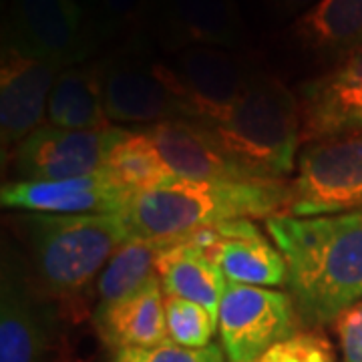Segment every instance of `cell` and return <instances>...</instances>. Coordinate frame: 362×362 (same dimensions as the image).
Listing matches in <instances>:
<instances>
[{
  "instance_id": "obj_1",
  "label": "cell",
  "mask_w": 362,
  "mask_h": 362,
  "mask_svg": "<svg viewBox=\"0 0 362 362\" xmlns=\"http://www.w3.org/2000/svg\"><path fill=\"white\" fill-rule=\"evenodd\" d=\"M286 259V292L304 326L320 328L362 302V207L330 216L266 220Z\"/></svg>"
},
{
  "instance_id": "obj_2",
  "label": "cell",
  "mask_w": 362,
  "mask_h": 362,
  "mask_svg": "<svg viewBox=\"0 0 362 362\" xmlns=\"http://www.w3.org/2000/svg\"><path fill=\"white\" fill-rule=\"evenodd\" d=\"M14 226L26 246V274L59 314L77 318L85 296L129 230L123 214L47 216L21 214Z\"/></svg>"
},
{
  "instance_id": "obj_3",
  "label": "cell",
  "mask_w": 362,
  "mask_h": 362,
  "mask_svg": "<svg viewBox=\"0 0 362 362\" xmlns=\"http://www.w3.org/2000/svg\"><path fill=\"white\" fill-rule=\"evenodd\" d=\"M288 202V181H171L133 195L123 218L131 238L173 242L221 221L286 216Z\"/></svg>"
},
{
  "instance_id": "obj_4",
  "label": "cell",
  "mask_w": 362,
  "mask_h": 362,
  "mask_svg": "<svg viewBox=\"0 0 362 362\" xmlns=\"http://www.w3.org/2000/svg\"><path fill=\"white\" fill-rule=\"evenodd\" d=\"M226 156L258 181L282 183L296 169L298 95L259 69L242 99L218 121H199Z\"/></svg>"
},
{
  "instance_id": "obj_5",
  "label": "cell",
  "mask_w": 362,
  "mask_h": 362,
  "mask_svg": "<svg viewBox=\"0 0 362 362\" xmlns=\"http://www.w3.org/2000/svg\"><path fill=\"white\" fill-rule=\"evenodd\" d=\"M103 101L109 121L156 125L197 119L168 61L156 59L141 37L103 61Z\"/></svg>"
},
{
  "instance_id": "obj_6",
  "label": "cell",
  "mask_w": 362,
  "mask_h": 362,
  "mask_svg": "<svg viewBox=\"0 0 362 362\" xmlns=\"http://www.w3.org/2000/svg\"><path fill=\"white\" fill-rule=\"evenodd\" d=\"M362 207V131L304 143L286 216L314 218Z\"/></svg>"
},
{
  "instance_id": "obj_7",
  "label": "cell",
  "mask_w": 362,
  "mask_h": 362,
  "mask_svg": "<svg viewBox=\"0 0 362 362\" xmlns=\"http://www.w3.org/2000/svg\"><path fill=\"white\" fill-rule=\"evenodd\" d=\"M93 21L78 0H11L2 49L51 65H81L97 49Z\"/></svg>"
},
{
  "instance_id": "obj_8",
  "label": "cell",
  "mask_w": 362,
  "mask_h": 362,
  "mask_svg": "<svg viewBox=\"0 0 362 362\" xmlns=\"http://www.w3.org/2000/svg\"><path fill=\"white\" fill-rule=\"evenodd\" d=\"M302 326L288 292L228 282L221 296L218 330L228 362H256L274 344Z\"/></svg>"
},
{
  "instance_id": "obj_9",
  "label": "cell",
  "mask_w": 362,
  "mask_h": 362,
  "mask_svg": "<svg viewBox=\"0 0 362 362\" xmlns=\"http://www.w3.org/2000/svg\"><path fill=\"white\" fill-rule=\"evenodd\" d=\"M129 129H61L51 123L28 135L14 149V169L21 181H54L85 177L105 171L107 161Z\"/></svg>"
},
{
  "instance_id": "obj_10",
  "label": "cell",
  "mask_w": 362,
  "mask_h": 362,
  "mask_svg": "<svg viewBox=\"0 0 362 362\" xmlns=\"http://www.w3.org/2000/svg\"><path fill=\"white\" fill-rule=\"evenodd\" d=\"M13 247L2 252L0 362H47L57 308L37 292Z\"/></svg>"
},
{
  "instance_id": "obj_11",
  "label": "cell",
  "mask_w": 362,
  "mask_h": 362,
  "mask_svg": "<svg viewBox=\"0 0 362 362\" xmlns=\"http://www.w3.org/2000/svg\"><path fill=\"white\" fill-rule=\"evenodd\" d=\"M168 65L195 121H218L242 99L259 69L246 57L221 47H189L169 54Z\"/></svg>"
},
{
  "instance_id": "obj_12",
  "label": "cell",
  "mask_w": 362,
  "mask_h": 362,
  "mask_svg": "<svg viewBox=\"0 0 362 362\" xmlns=\"http://www.w3.org/2000/svg\"><path fill=\"white\" fill-rule=\"evenodd\" d=\"M180 240L197 247L228 282L262 288L286 286L284 256L254 220L221 221Z\"/></svg>"
},
{
  "instance_id": "obj_13",
  "label": "cell",
  "mask_w": 362,
  "mask_h": 362,
  "mask_svg": "<svg viewBox=\"0 0 362 362\" xmlns=\"http://www.w3.org/2000/svg\"><path fill=\"white\" fill-rule=\"evenodd\" d=\"M143 21L169 54L189 47L233 49L244 39L235 0H151Z\"/></svg>"
},
{
  "instance_id": "obj_14",
  "label": "cell",
  "mask_w": 362,
  "mask_h": 362,
  "mask_svg": "<svg viewBox=\"0 0 362 362\" xmlns=\"http://www.w3.org/2000/svg\"><path fill=\"white\" fill-rule=\"evenodd\" d=\"M133 194L107 171L54 181H8L0 189L4 209L47 216H105L123 214Z\"/></svg>"
},
{
  "instance_id": "obj_15",
  "label": "cell",
  "mask_w": 362,
  "mask_h": 362,
  "mask_svg": "<svg viewBox=\"0 0 362 362\" xmlns=\"http://www.w3.org/2000/svg\"><path fill=\"white\" fill-rule=\"evenodd\" d=\"M157 161L171 181H258L226 156L207 129L194 119L143 125ZM270 183V181H259Z\"/></svg>"
},
{
  "instance_id": "obj_16",
  "label": "cell",
  "mask_w": 362,
  "mask_h": 362,
  "mask_svg": "<svg viewBox=\"0 0 362 362\" xmlns=\"http://www.w3.org/2000/svg\"><path fill=\"white\" fill-rule=\"evenodd\" d=\"M63 69L2 49L0 61V141L2 157L42 127L49 99Z\"/></svg>"
},
{
  "instance_id": "obj_17",
  "label": "cell",
  "mask_w": 362,
  "mask_h": 362,
  "mask_svg": "<svg viewBox=\"0 0 362 362\" xmlns=\"http://www.w3.org/2000/svg\"><path fill=\"white\" fill-rule=\"evenodd\" d=\"M286 39L334 69L362 49V0H318L290 23Z\"/></svg>"
},
{
  "instance_id": "obj_18",
  "label": "cell",
  "mask_w": 362,
  "mask_h": 362,
  "mask_svg": "<svg viewBox=\"0 0 362 362\" xmlns=\"http://www.w3.org/2000/svg\"><path fill=\"white\" fill-rule=\"evenodd\" d=\"M93 324L109 349H147L169 342L165 326V292L159 276L137 294L93 314Z\"/></svg>"
},
{
  "instance_id": "obj_19",
  "label": "cell",
  "mask_w": 362,
  "mask_h": 362,
  "mask_svg": "<svg viewBox=\"0 0 362 362\" xmlns=\"http://www.w3.org/2000/svg\"><path fill=\"white\" fill-rule=\"evenodd\" d=\"M298 105L302 145L362 131V85H338L316 77L300 87Z\"/></svg>"
},
{
  "instance_id": "obj_20",
  "label": "cell",
  "mask_w": 362,
  "mask_h": 362,
  "mask_svg": "<svg viewBox=\"0 0 362 362\" xmlns=\"http://www.w3.org/2000/svg\"><path fill=\"white\" fill-rule=\"evenodd\" d=\"M47 119L54 127L75 131L111 125L103 101V61L63 69L52 87Z\"/></svg>"
},
{
  "instance_id": "obj_21",
  "label": "cell",
  "mask_w": 362,
  "mask_h": 362,
  "mask_svg": "<svg viewBox=\"0 0 362 362\" xmlns=\"http://www.w3.org/2000/svg\"><path fill=\"white\" fill-rule=\"evenodd\" d=\"M157 276L165 296L195 302L218 318L228 280L197 247L173 240L157 262Z\"/></svg>"
},
{
  "instance_id": "obj_22",
  "label": "cell",
  "mask_w": 362,
  "mask_h": 362,
  "mask_svg": "<svg viewBox=\"0 0 362 362\" xmlns=\"http://www.w3.org/2000/svg\"><path fill=\"white\" fill-rule=\"evenodd\" d=\"M171 242L129 238L117 247L97 280V304L93 314L111 308L113 304L137 294L157 278V262Z\"/></svg>"
},
{
  "instance_id": "obj_23",
  "label": "cell",
  "mask_w": 362,
  "mask_h": 362,
  "mask_svg": "<svg viewBox=\"0 0 362 362\" xmlns=\"http://www.w3.org/2000/svg\"><path fill=\"white\" fill-rule=\"evenodd\" d=\"M105 171L133 195L169 183L141 127L129 129L127 137L113 149Z\"/></svg>"
},
{
  "instance_id": "obj_24",
  "label": "cell",
  "mask_w": 362,
  "mask_h": 362,
  "mask_svg": "<svg viewBox=\"0 0 362 362\" xmlns=\"http://www.w3.org/2000/svg\"><path fill=\"white\" fill-rule=\"evenodd\" d=\"M165 326L169 342L185 349H206L218 330V318L211 312L177 296H165Z\"/></svg>"
},
{
  "instance_id": "obj_25",
  "label": "cell",
  "mask_w": 362,
  "mask_h": 362,
  "mask_svg": "<svg viewBox=\"0 0 362 362\" xmlns=\"http://www.w3.org/2000/svg\"><path fill=\"white\" fill-rule=\"evenodd\" d=\"M256 362H337V358L332 342L322 330L308 328L274 344Z\"/></svg>"
},
{
  "instance_id": "obj_26",
  "label": "cell",
  "mask_w": 362,
  "mask_h": 362,
  "mask_svg": "<svg viewBox=\"0 0 362 362\" xmlns=\"http://www.w3.org/2000/svg\"><path fill=\"white\" fill-rule=\"evenodd\" d=\"M109 362H228V358L218 344H209L206 349H185L165 342L147 349L115 350Z\"/></svg>"
},
{
  "instance_id": "obj_27",
  "label": "cell",
  "mask_w": 362,
  "mask_h": 362,
  "mask_svg": "<svg viewBox=\"0 0 362 362\" xmlns=\"http://www.w3.org/2000/svg\"><path fill=\"white\" fill-rule=\"evenodd\" d=\"M149 2L151 0H101V6L90 16L97 40L103 42L133 28L145 18Z\"/></svg>"
},
{
  "instance_id": "obj_28",
  "label": "cell",
  "mask_w": 362,
  "mask_h": 362,
  "mask_svg": "<svg viewBox=\"0 0 362 362\" xmlns=\"http://www.w3.org/2000/svg\"><path fill=\"white\" fill-rule=\"evenodd\" d=\"M334 328L342 362H362V302L344 312Z\"/></svg>"
},
{
  "instance_id": "obj_29",
  "label": "cell",
  "mask_w": 362,
  "mask_h": 362,
  "mask_svg": "<svg viewBox=\"0 0 362 362\" xmlns=\"http://www.w3.org/2000/svg\"><path fill=\"white\" fill-rule=\"evenodd\" d=\"M322 77L338 85H362V49L350 54L344 63L326 71Z\"/></svg>"
},
{
  "instance_id": "obj_30",
  "label": "cell",
  "mask_w": 362,
  "mask_h": 362,
  "mask_svg": "<svg viewBox=\"0 0 362 362\" xmlns=\"http://www.w3.org/2000/svg\"><path fill=\"white\" fill-rule=\"evenodd\" d=\"M318 0H270V6L276 11L278 16L282 18H296L298 14L308 11L312 4H316Z\"/></svg>"
},
{
  "instance_id": "obj_31",
  "label": "cell",
  "mask_w": 362,
  "mask_h": 362,
  "mask_svg": "<svg viewBox=\"0 0 362 362\" xmlns=\"http://www.w3.org/2000/svg\"><path fill=\"white\" fill-rule=\"evenodd\" d=\"M81 4H83V8L87 11V13H90V16L97 13V8L101 6V0H78Z\"/></svg>"
}]
</instances>
